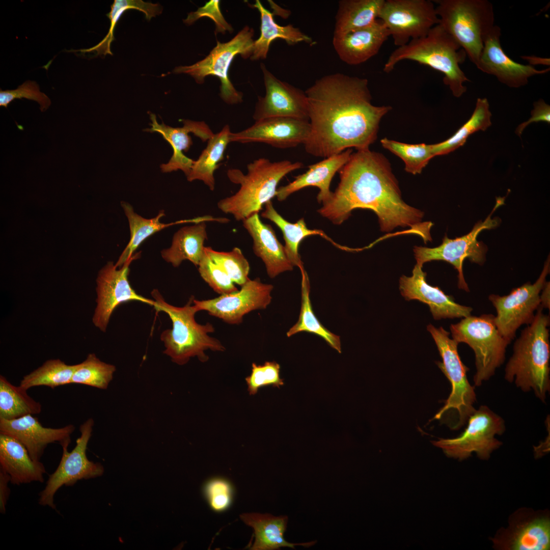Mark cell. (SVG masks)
Wrapping results in <instances>:
<instances>
[{
	"mask_svg": "<svg viewBox=\"0 0 550 550\" xmlns=\"http://www.w3.org/2000/svg\"><path fill=\"white\" fill-rule=\"evenodd\" d=\"M0 469L7 473L13 484L43 482L46 470L40 461L33 460L20 442L0 433Z\"/></svg>",
	"mask_w": 550,
	"mask_h": 550,
	"instance_id": "cell-28",
	"label": "cell"
},
{
	"mask_svg": "<svg viewBox=\"0 0 550 550\" xmlns=\"http://www.w3.org/2000/svg\"><path fill=\"white\" fill-rule=\"evenodd\" d=\"M541 121L548 124L550 123V106L542 99L534 103V109L531 111V117L527 121L520 124L516 128L515 132L518 136H520L524 129L529 124Z\"/></svg>",
	"mask_w": 550,
	"mask_h": 550,
	"instance_id": "cell-49",
	"label": "cell"
},
{
	"mask_svg": "<svg viewBox=\"0 0 550 550\" xmlns=\"http://www.w3.org/2000/svg\"><path fill=\"white\" fill-rule=\"evenodd\" d=\"M433 1L384 0L378 18L388 29L398 47L425 37L439 19Z\"/></svg>",
	"mask_w": 550,
	"mask_h": 550,
	"instance_id": "cell-15",
	"label": "cell"
},
{
	"mask_svg": "<svg viewBox=\"0 0 550 550\" xmlns=\"http://www.w3.org/2000/svg\"><path fill=\"white\" fill-rule=\"evenodd\" d=\"M352 151V149H346L309 166L308 170L305 173L295 177L293 181L277 189L276 195L277 199L283 201L301 189L315 186L319 189L317 201L319 203H325L333 193L330 190V185L333 177L348 161Z\"/></svg>",
	"mask_w": 550,
	"mask_h": 550,
	"instance_id": "cell-26",
	"label": "cell"
},
{
	"mask_svg": "<svg viewBox=\"0 0 550 550\" xmlns=\"http://www.w3.org/2000/svg\"><path fill=\"white\" fill-rule=\"evenodd\" d=\"M140 256V253H135L119 268L109 261L98 273L96 280L97 305L92 321L101 331H106L114 311L122 303L138 301L153 307L154 305V300L138 294L128 280L130 264Z\"/></svg>",
	"mask_w": 550,
	"mask_h": 550,
	"instance_id": "cell-16",
	"label": "cell"
},
{
	"mask_svg": "<svg viewBox=\"0 0 550 550\" xmlns=\"http://www.w3.org/2000/svg\"><path fill=\"white\" fill-rule=\"evenodd\" d=\"M121 205L128 221L130 238L128 243L115 264L118 268L122 266L134 255L135 251L139 245L155 233L175 224L189 222L197 223L202 221L201 217H200L190 220L164 224L160 222V219L165 215L163 210L160 211L155 217L148 219L135 213L133 207L129 203L123 202L121 203Z\"/></svg>",
	"mask_w": 550,
	"mask_h": 550,
	"instance_id": "cell-33",
	"label": "cell"
},
{
	"mask_svg": "<svg viewBox=\"0 0 550 550\" xmlns=\"http://www.w3.org/2000/svg\"><path fill=\"white\" fill-rule=\"evenodd\" d=\"M204 493L210 507L215 511L226 510L232 503V487L225 479L214 478L210 480L204 486Z\"/></svg>",
	"mask_w": 550,
	"mask_h": 550,
	"instance_id": "cell-47",
	"label": "cell"
},
{
	"mask_svg": "<svg viewBox=\"0 0 550 550\" xmlns=\"http://www.w3.org/2000/svg\"><path fill=\"white\" fill-rule=\"evenodd\" d=\"M10 481L9 475L0 469V512L4 514L10 496V490L8 484Z\"/></svg>",
	"mask_w": 550,
	"mask_h": 550,
	"instance_id": "cell-50",
	"label": "cell"
},
{
	"mask_svg": "<svg viewBox=\"0 0 550 550\" xmlns=\"http://www.w3.org/2000/svg\"><path fill=\"white\" fill-rule=\"evenodd\" d=\"M75 429L72 424L59 428L45 427L32 415L12 420L0 419V433L20 442L36 461H40L50 444L58 442L62 447H68Z\"/></svg>",
	"mask_w": 550,
	"mask_h": 550,
	"instance_id": "cell-21",
	"label": "cell"
},
{
	"mask_svg": "<svg viewBox=\"0 0 550 550\" xmlns=\"http://www.w3.org/2000/svg\"><path fill=\"white\" fill-rule=\"evenodd\" d=\"M436 345L442 362L436 364L451 384V393L444 405L433 418V420H452L449 426L458 429L468 421L476 409L475 387L471 386L467 377L469 369L461 361L458 352L459 344L450 338V333L443 327L436 328L432 324L427 326Z\"/></svg>",
	"mask_w": 550,
	"mask_h": 550,
	"instance_id": "cell-8",
	"label": "cell"
},
{
	"mask_svg": "<svg viewBox=\"0 0 550 550\" xmlns=\"http://www.w3.org/2000/svg\"><path fill=\"white\" fill-rule=\"evenodd\" d=\"M26 98L37 102L41 112L46 111L51 104L50 99L40 91L39 87L34 81L27 80L14 90L0 91V105L7 107L9 104L16 99Z\"/></svg>",
	"mask_w": 550,
	"mask_h": 550,
	"instance_id": "cell-46",
	"label": "cell"
},
{
	"mask_svg": "<svg viewBox=\"0 0 550 550\" xmlns=\"http://www.w3.org/2000/svg\"><path fill=\"white\" fill-rule=\"evenodd\" d=\"M467 427L458 437L441 438L432 442L449 457L462 460L475 452L477 456L486 460L491 453L502 445L495 438L505 430L503 419L486 405H481L470 416Z\"/></svg>",
	"mask_w": 550,
	"mask_h": 550,
	"instance_id": "cell-11",
	"label": "cell"
},
{
	"mask_svg": "<svg viewBox=\"0 0 550 550\" xmlns=\"http://www.w3.org/2000/svg\"><path fill=\"white\" fill-rule=\"evenodd\" d=\"M466 57L464 50L438 24L425 37L398 47L388 58L383 70L389 73L403 60L417 62L442 73L444 84L454 96L460 97L466 91L464 82L470 81L460 67Z\"/></svg>",
	"mask_w": 550,
	"mask_h": 550,
	"instance_id": "cell-5",
	"label": "cell"
},
{
	"mask_svg": "<svg viewBox=\"0 0 550 550\" xmlns=\"http://www.w3.org/2000/svg\"><path fill=\"white\" fill-rule=\"evenodd\" d=\"M303 167L302 162L288 160L271 161L261 157L249 163L245 174L238 169L227 172L229 180L240 188L234 195L222 199L217 207L223 212L243 221L258 213L262 206L276 197L277 186L288 173Z\"/></svg>",
	"mask_w": 550,
	"mask_h": 550,
	"instance_id": "cell-4",
	"label": "cell"
},
{
	"mask_svg": "<svg viewBox=\"0 0 550 550\" xmlns=\"http://www.w3.org/2000/svg\"><path fill=\"white\" fill-rule=\"evenodd\" d=\"M40 402L33 399L27 390L15 386L0 375V419L12 420L40 413Z\"/></svg>",
	"mask_w": 550,
	"mask_h": 550,
	"instance_id": "cell-37",
	"label": "cell"
},
{
	"mask_svg": "<svg viewBox=\"0 0 550 550\" xmlns=\"http://www.w3.org/2000/svg\"><path fill=\"white\" fill-rule=\"evenodd\" d=\"M116 370L114 365L101 361L94 353H90L83 362L76 364L71 384H84L105 390L112 380Z\"/></svg>",
	"mask_w": 550,
	"mask_h": 550,
	"instance_id": "cell-41",
	"label": "cell"
},
{
	"mask_svg": "<svg viewBox=\"0 0 550 550\" xmlns=\"http://www.w3.org/2000/svg\"><path fill=\"white\" fill-rule=\"evenodd\" d=\"M381 145L400 158L405 164V170L410 174L421 173L429 160L435 156L433 144H409L384 138Z\"/></svg>",
	"mask_w": 550,
	"mask_h": 550,
	"instance_id": "cell-42",
	"label": "cell"
},
{
	"mask_svg": "<svg viewBox=\"0 0 550 550\" xmlns=\"http://www.w3.org/2000/svg\"><path fill=\"white\" fill-rule=\"evenodd\" d=\"M261 68L266 93L264 97H258L253 116L254 120L290 117L309 121L308 101L305 92L279 80L263 63Z\"/></svg>",
	"mask_w": 550,
	"mask_h": 550,
	"instance_id": "cell-18",
	"label": "cell"
},
{
	"mask_svg": "<svg viewBox=\"0 0 550 550\" xmlns=\"http://www.w3.org/2000/svg\"><path fill=\"white\" fill-rule=\"evenodd\" d=\"M540 305L542 308H550V285L546 282L540 294Z\"/></svg>",
	"mask_w": 550,
	"mask_h": 550,
	"instance_id": "cell-51",
	"label": "cell"
},
{
	"mask_svg": "<svg viewBox=\"0 0 550 550\" xmlns=\"http://www.w3.org/2000/svg\"><path fill=\"white\" fill-rule=\"evenodd\" d=\"M426 273L422 266L416 264L412 276H402L399 280V289L407 300L416 299L427 304L435 320L465 318L471 315L472 308L456 302L454 298L446 294L438 287L427 283Z\"/></svg>",
	"mask_w": 550,
	"mask_h": 550,
	"instance_id": "cell-22",
	"label": "cell"
},
{
	"mask_svg": "<svg viewBox=\"0 0 550 550\" xmlns=\"http://www.w3.org/2000/svg\"><path fill=\"white\" fill-rule=\"evenodd\" d=\"M252 8L257 9L260 13L261 19L260 35L254 41L251 60H258L266 58L271 43L277 39L285 40L290 45L300 42H305L310 45L315 43L311 37L302 33L298 28L291 24L282 26L277 23L274 19V13L266 9L259 0H256Z\"/></svg>",
	"mask_w": 550,
	"mask_h": 550,
	"instance_id": "cell-30",
	"label": "cell"
},
{
	"mask_svg": "<svg viewBox=\"0 0 550 550\" xmlns=\"http://www.w3.org/2000/svg\"><path fill=\"white\" fill-rule=\"evenodd\" d=\"M237 291L206 300H193L199 311L222 319L229 324H239L244 316L259 310H264L270 304L273 286L263 283L258 278L249 279Z\"/></svg>",
	"mask_w": 550,
	"mask_h": 550,
	"instance_id": "cell-17",
	"label": "cell"
},
{
	"mask_svg": "<svg viewBox=\"0 0 550 550\" xmlns=\"http://www.w3.org/2000/svg\"><path fill=\"white\" fill-rule=\"evenodd\" d=\"M93 426L94 421L92 418L80 425V435L71 452L68 451V447H62L63 453L60 462L54 472L49 475L44 488L39 493L40 505L55 509L54 497L62 486H72L78 481L97 477L103 474V466L100 463L89 460L86 454Z\"/></svg>",
	"mask_w": 550,
	"mask_h": 550,
	"instance_id": "cell-13",
	"label": "cell"
},
{
	"mask_svg": "<svg viewBox=\"0 0 550 550\" xmlns=\"http://www.w3.org/2000/svg\"><path fill=\"white\" fill-rule=\"evenodd\" d=\"M390 33L377 19L366 28L342 34H334L333 44L339 58L350 65H356L375 56Z\"/></svg>",
	"mask_w": 550,
	"mask_h": 550,
	"instance_id": "cell-25",
	"label": "cell"
},
{
	"mask_svg": "<svg viewBox=\"0 0 550 550\" xmlns=\"http://www.w3.org/2000/svg\"><path fill=\"white\" fill-rule=\"evenodd\" d=\"M340 182L318 212L334 224L341 225L355 209H368L377 216L382 232L410 227L425 240H431L432 224L421 223L424 213L407 205L388 160L369 149L356 150L339 171Z\"/></svg>",
	"mask_w": 550,
	"mask_h": 550,
	"instance_id": "cell-2",
	"label": "cell"
},
{
	"mask_svg": "<svg viewBox=\"0 0 550 550\" xmlns=\"http://www.w3.org/2000/svg\"><path fill=\"white\" fill-rule=\"evenodd\" d=\"M265 207L261 216L274 223L282 231L285 242L286 253L293 266H297L299 269L304 268L298 248L301 241L306 237L319 235L335 243L322 231L309 229L304 218L299 219L295 223L288 222L276 210L271 201L265 204Z\"/></svg>",
	"mask_w": 550,
	"mask_h": 550,
	"instance_id": "cell-35",
	"label": "cell"
},
{
	"mask_svg": "<svg viewBox=\"0 0 550 550\" xmlns=\"http://www.w3.org/2000/svg\"><path fill=\"white\" fill-rule=\"evenodd\" d=\"M301 274V307L298 320L286 333L289 338L300 332H307L322 338L328 345L341 353L340 337L325 327L316 316L310 297V285L304 268L299 269Z\"/></svg>",
	"mask_w": 550,
	"mask_h": 550,
	"instance_id": "cell-36",
	"label": "cell"
},
{
	"mask_svg": "<svg viewBox=\"0 0 550 550\" xmlns=\"http://www.w3.org/2000/svg\"><path fill=\"white\" fill-rule=\"evenodd\" d=\"M310 124L308 120L290 117H272L255 121L251 126L231 132L230 142L263 143L281 149L303 144L308 138Z\"/></svg>",
	"mask_w": 550,
	"mask_h": 550,
	"instance_id": "cell-19",
	"label": "cell"
},
{
	"mask_svg": "<svg viewBox=\"0 0 550 550\" xmlns=\"http://www.w3.org/2000/svg\"><path fill=\"white\" fill-rule=\"evenodd\" d=\"M517 519L500 537L494 538L496 545L513 550H545L550 547V520L547 515L521 511Z\"/></svg>",
	"mask_w": 550,
	"mask_h": 550,
	"instance_id": "cell-24",
	"label": "cell"
},
{
	"mask_svg": "<svg viewBox=\"0 0 550 550\" xmlns=\"http://www.w3.org/2000/svg\"><path fill=\"white\" fill-rule=\"evenodd\" d=\"M450 328L454 340L468 344L473 350L476 368L473 380L475 386H481L503 364L510 342L498 331L491 314L470 315L451 324Z\"/></svg>",
	"mask_w": 550,
	"mask_h": 550,
	"instance_id": "cell-9",
	"label": "cell"
},
{
	"mask_svg": "<svg viewBox=\"0 0 550 550\" xmlns=\"http://www.w3.org/2000/svg\"><path fill=\"white\" fill-rule=\"evenodd\" d=\"M75 365H67L60 359H50L41 366L24 376L19 386L28 389L44 386L54 389L71 384V380L76 368Z\"/></svg>",
	"mask_w": 550,
	"mask_h": 550,
	"instance_id": "cell-39",
	"label": "cell"
},
{
	"mask_svg": "<svg viewBox=\"0 0 550 550\" xmlns=\"http://www.w3.org/2000/svg\"><path fill=\"white\" fill-rule=\"evenodd\" d=\"M521 58L529 63V65L532 66L534 65H549V59L542 58L534 56H522Z\"/></svg>",
	"mask_w": 550,
	"mask_h": 550,
	"instance_id": "cell-52",
	"label": "cell"
},
{
	"mask_svg": "<svg viewBox=\"0 0 550 550\" xmlns=\"http://www.w3.org/2000/svg\"><path fill=\"white\" fill-rule=\"evenodd\" d=\"M150 118L152 122L151 127L145 131L160 134L170 144L173 151L169 162L160 166L161 171L167 173L180 170L187 176L194 162L193 160L183 153V152H187L193 144L189 133H194L204 142L207 141L214 133L204 121L182 120L183 124L182 127H172L163 122L159 124L154 114L150 113Z\"/></svg>",
	"mask_w": 550,
	"mask_h": 550,
	"instance_id": "cell-23",
	"label": "cell"
},
{
	"mask_svg": "<svg viewBox=\"0 0 550 550\" xmlns=\"http://www.w3.org/2000/svg\"><path fill=\"white\" fill-rule=\"evenodd\" d=\"M231 133L229 125L207 141V145L197 160L194 161L189 173L186 176L188 181L199 180L203 181L210 190L215 188L214 172L224 157L226 149L230 142Z\"/></svg>",
	"mask_w": 550,
	"mask_h": 550,
	"instance_id": "cell-32",
	"label": "cell"
},
{
	"mask_svg": "<svg viewBox=\"0 0 550 550\" xmlns=\"http://www.w3.org/2000/svg\"><path fill=\"white\" fill-rule=\"evenodd\" d=\"M129 9H136L143 12L145 14L146 18L150 20L152 17L159 15L162 12V7L158 4L145 2L142 0H115L111 6L110 12L107 14L111 21L109 31L105 38L97 45L85 51H95L97 54H113L110 50V45L114 40V31L115 27L122 15Z\"/></svg>",
	"mask_w": 550,
	"mask_h": 550,
	"instance_id": "cell-40",
	"label": "cell"
},
{
	"mask_svg": "<svg viewBox=\"0 0 550 550\" xmlns=\"http://www.w3.org/2000/svg\"><path fill=\"white\" fill-rule=\"evenodd\" d=\"M241 519L254 530L255 539L251 547L252 550H275L283 547L295 548L300 545L309 547L317 541L293 543L287 541L284 534L287 528V516H275L270 514L246 513L240 515Z\"/></svg>",
	"mask_w": 550,
	"mask_h": 550,
	"instance_id": "cell-29",
	"label": "cell"
},
{
	"mask_svg": "<svg viewBox=\"0 0 550 550\" xmlns=\"http://www.w3.org/2000/svg\"><path fill=\"white\" fill-rule=\"evenodd\" d=\"M501 29L494 25L485 37L478 69L494 75L498 80L510 88H519L528 83L531 77L543 74L549 68L536 69L533 66L514 61L505 53L501 45Z\"/></svg>",
	"mask_w": 550,
	"mask_h": 550,
	"instance_id": "cell-20",
	"label": "cell"
},
{
	"mask_svg": "<svg viewBox=\"0 0 550 550\" xmlns=\"http://www.w3.org/2000/svg\"><path fill=\"white\" fill-rule=\"evenodd\" d=\"M198 266L201 278L217 293L226 294L238 290L224 269L212 259L205 248Z\"/></svg>",
	"mask_w": 550,
	"mask_h": 550,
	"instance_id": "cell-44",
	"label": "cell"
},
{
	"mask_svg": "<svg viewBox=\"0 0 550 550\" xmlns=\"http://www.w3.org/2000/svg\"><path fill=\"white\" fill-rule=\"evenodd\" d=\"M280 372V365L274 361L265 362L263 365L252 363L251 374L245 378L249 394L255 395L265 386L280 388L284 383Z\"/></svg>",
	"mask_w": 550,
	"mask_h": 550,
	"instance_id": "cell-45",
	"label": "cell"
},
{
	"mask_svg": "<svg viewBox=\"0 0 550 550\" xmlns=\"http://www.w3.org/2000/svg\"><path fill=\"white\" fill-rule=\"evenodd\" d=\"M439 24L464 50L478 68L485 37L494 25L492 4L487 0H436Z\"/></svg>",
	"mask_w": 550,
	"mask_h": 550,
	"instance_id": "cell-7",
	"label": "cell"
},
{
	"mask_svg": "<svg viewBox=\"0 0 550 550\" xmlns=\"http://www.w3.org/2000/svg\"><path fill=\"white\" fill-rule=\"evenodd\" d=\"M207 239L205 221L181 228L174 235L171 246L161 252L162 258L174 267L188 260L198 266Z\"/></svg>",
	"mask_w": 550,
	"mask_h": 550,
	"instance_id": "cell-31",
	"label": "cell"
},
{
	"mask_svg": "<svg viewBox=\"0 0 550 550\" xmlns=\"http://www.w3.org/2000/svg\"><path fill=\"white\" fill-rule=\"evenodd\" d=\"M203 17H209L214 22L216 34L218 33L225 34L227 31L232 33L233 31L232 25L226 20L222 13L219 1L210 0L206 2L204 6L199 7L197 11L188 13L183 22L190 25Z\"/></svg>",
	"mask_w": 550,
	"mask_h": 550,
	"instance_id": "cell-48",
	"label": "cell"
},
{
	"mask_svg": "<svg viewBox=\"0 0 550 550\" xmlns=\"http://www.w3.org/2000/svg\"><path fill=\"white\" fill-rule=\"evenodd\" d=\"M310 131L305 151L327 158L348 149H369L392 107L375 106L366 78L340 73L317 79L305 91Z\"/></svg>",
	"mask_w": 550,
	"mask_h": 550,
	"instance_id": "cell-1",
	"label": "cell"
},
{
	"mask_svg": "<svg viewBox=\"0 0 550 550\" xmlns=\"http://www.w3.org/2000/svg\"><path fill=\"white\" fill-rule=\"evenodd\" d=\"M384 0H341L338 3L334 34L366 28L378 18Z\"/></svg>",
	"mask_w": 550,
	"mask_h": 550,
	"instance_id": "cell-34",
	"label": "cell"
},
{
	"mask_svg": "<svg viewBox=\"0 0 550 550\" xmlns=\"http://www.w3.org/2000/svg\"><path fill=\"white\" fill-rule=\"evenodd\" d=\"M504 200L501 198L498 199L491 213L483 222L477 223L468 234L455 239H450L446 235L442 244L435 248L415 246L413 251L417 264L423 267L425 263L435 260L450 263L458 271V288L469 292V288L463 273V262L466 258L478 264L484 262L486 248L477 240V236L482 230L490 229L498 225L497 220L492 219L491 214L504 204Z\"/></svg>",
	"mask_w": 550,
	"mask_h": 550,
	"instance_id": "cell-12",
	"label": "cell"
},
{
	"mask_svg": "<svg viewBox=\"0 0 550 550\" xmlns=\"http://www.w3.org/2000/svg\"><path fill=\"white\" fill-rule=\"evenodd\" d=\"M205 249L234 283L241 286L250 279V264L239 248L235 247L229 252L217 251L211 247Z\"/></svg>",
	"mask_w": 550,
	"mask_h": 550,
	"instance_id": "cell-43",
	"label": "cell"
},
{
	"mask_svg": "<svg viewBox=\"0 0 550 550\" xmlns=\"http://www.w3.org/2000/svg\"><path fill=\"white\" fill-rule=\"evenodd\" d=\"M540 307L533 321L522 330L513 345L505 378L524 392L533 390L545 402L550 390L549 316Z\"/></svg>",
	"mask_w": 550,
	"mask_h": 550,
	"instance_id": "cell-3",
	"label": "cell"
},
{
	"mask_svg": "<svg viewBox=\"0 0 550 550\" xmlns=\"http://www.w3.org/2000/svg\"><path fill=\"white\" fill-rule=\"evenodd\" d=\"M491 113L486 98L477 99L473 113L469 120L452 136L441 143L433 144L434 156L447 154L463 146L468 138L478 130H485L491 125Z\"/></svg>",
	"mask_w": 550,
	"mask_h": 550,
	"instance_id": "cell-38",
	"label": "cell"
},
{
	"mask_svg": "<svg viewBox=\"0 0 550 550\" xmlns=\"http://www.w3.org/2000/svg\"><path fill=\"white\" fill-rule=\"evenodd\" d=\"M254 30L245 26L229 41L216 45L203 60L190 66H179L174 73H186L193 76L198 84H203L205 77L214 76L221 82L219 96L228 104H236L243 100V94L238 91L229 77V69L234 58L240 55L246 59L253 51Z\"/></svg>",
	"mask_w": 550,
	"mask_h": 550,
	"instance_id": "cell-10",
	"label": "cell"
},
{
	"mask_svg": "<svg viewBox=\"0 0 550 550\" xmlns=\"http://www.w3.org/2000/svg\"><path fill=\"white\" fill-rule=\"evenodd\" d=\"M549 271L547 260L538 279L533 284L527 283L513 289L506 295L490 294L488 299L495 308L494 322L501 335L510 343L523 324L534 319L535 311L541 307L540 294Z\"/></svg>",
	"mask_w": 550,
	"mask_h": 550,
	"instance_id": "cell-14",
	"label": "cell"
},
{
	"mask_svg": "<svg viewBox=\"0 0 550 550\" xmlns=\"http://www.w3.org/2000/svg\"><path fill=\"white\" fill-rule=\"evenodd\" d=\"M243 226L252 238L255 254L263 262L270 278L291 271L293 265L288 259L284 246L278 240L271 226L263 223L258 213L242 221Z\"/></svg>",
	"mask_w": 550,
	"mask_h": 550,
	"instance_id": "cell-27",
	"label": "cell"
},
{
	"mask_svg": "<svg viewBox=\"0 0 550 550\" xmlns=\"http://www.w3.org/2000/svg\"><path fill=\"white\" fill-rule=\"evenodd\" d=\"M151 295L155 301L153 307L157 312L166 313L172 321V328L163 331L160 339L165 347L163 353L174 363L183 365L193 357L205 362L209 359L206 350L225 351L220 341L209 335L215 331L213 325L209 322L201 324L196 321L199 311L193 304V296L184 306L176 307L168 303L157 289L152 290Z\"/></svg>",
	"mask_w": 550,
	"mask_h": 550,
	"instance_id": "cell-6",
	"label": "cell"
}]
</instances>
